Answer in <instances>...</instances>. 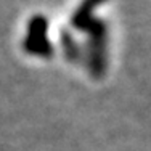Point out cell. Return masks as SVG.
<instances>
[{
  "instance_id": "cell-1",
  "label": "cell",
  "mask_w": 151,
  "mask_h": 151,
  "mask_svg": "<svg viewBox=\"0 0 151 151\" xmlns=\"http://www.w3.org/2000/svg\"><path fill=\"white\" fill-rule=\"evenodd\" d=\"M88 32V69L93 77H103L106 73V24L105 21L93 18L87 26Z\"/></svg>"
},
{
  "instance_id": "cell-2",
  "label": "cell",
  "mask_w": 151,
  "mask_h": 151,
  "mask_svg": "<svg viewBox=\"0 0 151 151\" xmlns=\"http://www.w3.org/2000/svg\"><path fill=\"white\" fill-rule=\"evenodd\" d=\"M48 31V21L44 15H34L27 23V35L23 42L24 52L29 55L50 58L53 56V47L47 37Z\"/></svg>"
},
{
  "instance_id": "cell-3",
  "label": "cell",
  "mask_w": 151,
  "mask_h": 151,
  "mask_svg": "<svg viewBox=\"0 0 151 151\" xmlns=\"http://www.w3.org/2000/svg\"><path fill=\"white\" fill-rule=\"evenodd\" d=\"M105 2L106 0H84L81 6L74 12L73 18H71V24L79 31H85L90 21L93 19V12Z\"/></svg>"
},
{
  "instance_id": "cell-4",
  "label": "cell",
  "mask_w": 151,
  "mask_h": 151,
  "mask_svg": "<svg viewBox=\"0 0 151 151\" xmlns=\"http://www.w3.org/2000/svg\"><path fill=\"white\" fill-rule=\"evenodd\" d=\"M60 37H61V47H63L64 56H66L69 61H77L79 56H81V50H79L76 40L73 39V35H71L68 31H63Z\"/></svg>"
}]
</instances>
